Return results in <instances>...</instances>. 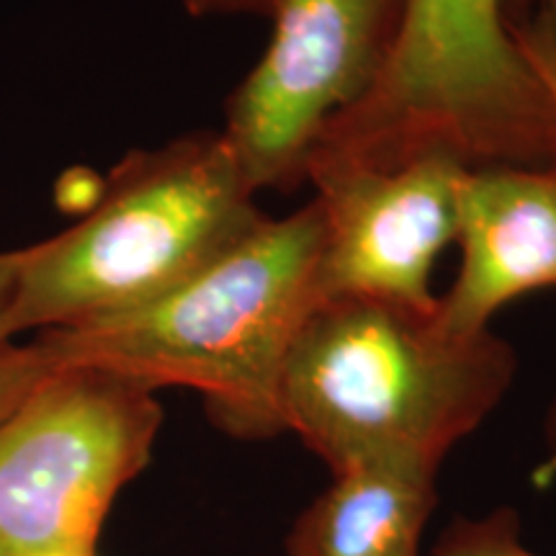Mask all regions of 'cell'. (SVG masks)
Returning a JSON list of instances; mask_svg holds the SVG:
<instances>
[{"label": "cell", "mask_w": 556, "mask_h": 556, "mask_svg": "<svg viewBox=\"0 0 556 556\" xmlns=\"http://www.w3.org/2000/svg\"><path fill=\"white\" fill-rule=\"evenodd\" d=\"M505 16L520 45L556 67V0H505Z\"/></svg>", "instance_id": "7c38bea8"}, {"label": "cell", "mask_w": 556, "mask_h": 556, "mask_svg": "<svg viewBox=\"0 0 556 556\" xmlns=\"http://www.w3.org/2000/svg\"><path fill=\"white\" fill-rule=\"evenodd\" d=\"M155 389L60 366L0 422V556H93L119 492L150 464Z\"/></svg>", "instance_id": "5b68a950"}, {"label": "cell", "mask_w": 556, "mask_h": 556, "mask_svg": "<svg viewBox=\"0 0 556 556\" xmlns=\"http://www.w3.org/2000/svg\"><path fill=\"white\" fill-rule=\"evenodd\" d=\"M222 131L135 150L65 232L24 248L0 345L137 309L217 261L266 217Z\"/></svg>", "instance_id": "3957f363"}, {"label": "cell", "mask_w": 556, "mask_h": 556, "mask_svg": "<svg viewBox=\"0 0 556 556\" xmlns=\"http://www.w3.org/2000/svg\"><path fill=\"white\" fill-rule=\"evenodd\" d=\"M58 368V361L39 338L26 345H0V422L9 420Z\"/></svg>", "instance_id": "8fae6325"}, {"label": "cell", "mask_w": 556, "mask_h": 556, "mask_svg": "<svg viewBox=\"0 0 556 556\" xmlns=\"http://www.w3.org/2000/svg\"><path fill=\"white\" fill-rule=\"evenodd\" d=\"M402 16L405 0H278L266 52L229 93L222 129L255 191L304 184L325 124L387 70Z\"/></svg>", "instance_id": "8992f818"}, {"label": "cell", "mask_w": 556, "mask_h": 556, "mask_svg": "<svg viewBox=\"0 0 556 556\" xmlns=\"http://www.w3.org/2000/svg\"><path fill=\"white\" fill-rule=\"evenodd\" d=\"M556 479V438H546V458L541 462V467L536 471V482L546 484Z\"/></svg>", "instance_id": "2e32d148"}, {"label": "cell", "mask_w": 556, "mask_h": 556, "mask_svg": "<svg viewBox=\"0 0 556 556\" xmlns=\"http://www.w3.org/2000/svg\"><path fill=\"white\" fill-rule=\"evenodd\" d=\"M438 471L409 464H356L291 526L289 556H422L438 503Z\"/></svg>", "instance_id": "9c48e42d"}, {"label": "cell", "mask_w": 556, "mask_h": 556, "mask_svg": "<svg viewBox=\"0 0 556 556\" xmlns=\"http://www.w3.org/2000/svg\"><path fill=\"white\" fill-rule=\"evenodd\" d=\"M433 556H544L523 541V523L513 507H495L482 518H454Z\"/></svg>", "instance_id": "30bf717a"}, {"label": "cell", "mask_w": 556, "mask_h": 556, "mask_svg": "<svg viewBox=\"0 0 556 556\" xmlns=\"http://www.w3.org/2000/svg\"><path fill=\"white\" fill-rule=\"evenodd\" d=\"M422 155L467 168L556 160V90L513 34L505 0H405L387 70L325 124L307 168H389Z\"/></svg>", "instance_id": "277c9868"}, {"label": "cell", "mask_w": 556, "mask_h": 556, "mask_svg": "<svg viewBox=\"0 0 556 556\" xmlns=\"http://www.w3.org/2000/svg\"><path fill=\"white\" fill-rule=\"evenodd\" d=\"M518 371L490 328L458 332L433 307L330 299L304 319L283 364L278 413L332 475L356 464L441 469L495 413Z\"/></svg>", "instance_id": "6da1fadb"}, {"label": "cell", "mask_w": 556, "mask_h": 556, "mask_svg": "<svg viewBox=\"0 0 556 556\" xmlns=\"http://www.w3.org/2000/svg\"><path fill=\"white\" fill-rule=\"evenodd\" d=\"M47 556H75V554H47Z\"/></svg>", "instance_id": "e0dca14e"}, {"label": "cell", "mask_w": 556, "mask_h": 556, "mask_svg": "<svg viewBox=\"0 0 556 556\" xmlns=\"http://www.w3.org/2000/svg\"><path fill=\"white\" fill-rule=\"evenodd\" d=\"M456 242L462 268L448 294L438 296L448 328L486 330L518 296L556 289V160L464 168Z\"/></svg>", "instance_id": "ba28073f"}, {"label": "cell", "mask_w": 556, "mask_h": 556, "mask_svg": "<svg viewBox=\"0 0 556 556\" xmlns=\"http://www.w3.org/2000/svg\"><path fill=\"white\" fill-rule=\"evenodd\" d=\"M526 52H528V58H531L541 70H544L546 78L552 80V86L556 90V67L541 52H536V50H526ZM546 438H556V400H554V405H552V409H548V417H546Z\"/></svg>", "instance_id": "9a60e30c"}, {"label": "cell", "mask_w": 556, "mask_h": 556, "mask_svg": "<svg viewBox=\"0 0 556 556\" xmlns=\"http://www.w3.org/2000/svg\"><path fill=\"white\" fill-rule=\"evenodd\" d=\"M323 208L263 217L176 289L122 315L39 332L58 366H93L150 389L184 387L240 441L281 435L278 387L296 332L319 304Z\"/></svg>", "instance_id": "7a4b0ae2"}, {"label": "cell", "mask_w": 556, "mask_h": 556, "mask_svg": "<svg viewBox=\"0 0 556 556\" xmlns=\"http://www.w3.org/2000/svg\"><path fill=\"white\" fill-rule=\"evenodd\" d=\"M467 165L422 155L389 168L315 163L304 173L323 208L319 304L384 299L433 307L435 261L456 240L458 180Z\"/></svg>", "instance_id": "52a82bcc"}, {"label": "cell", "mask_w": 556, "mask_h": 556, "mask_svg": "<svg viewBox=\"0 0 556 556\" xmlns=\"http://www.w3.org/2000/svg\"><path fill=\"white\" fill-rule=\"evenodd\" d=\"M21 263H24V248L3 250L0 253V325H3V319L13 304V296H16Z\"/></svg>", "instance_id": "5bb4252c"}, {"label": "cell", "mask_w": 556, "mask_h": 556, "mask_svg": "<svg viewBox=\"0 0 556 556\" xmlns=\"http://www.w3.org/2000/svg\"><path fill=\"white\" fill-rule=\"evenodd\" d=\"M197 18L206 16H258L270 18L278 0H180Z\"/></svg>", "instance_id": "4fadbf2b"}]
</instances>
